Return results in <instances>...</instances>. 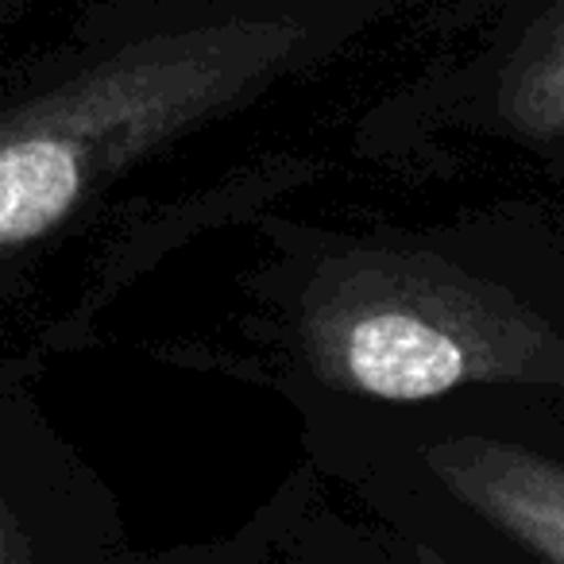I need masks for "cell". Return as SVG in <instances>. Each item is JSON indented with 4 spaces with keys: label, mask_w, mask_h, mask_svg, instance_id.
Returning <instances> with one entry per match:
<instances>
[{
    "label": "cell",
    "mask_w": 564,
    "mask_h": 564,
    "mask_svg": "<svg viewBox=\"0 0 564 564\" xmlns=\"http://www.w3.org/2000/svg\"><path fill=\"white\" fill-rule=\"evenodd\" d=\"M86 155L63 135H35L0 151V243L32 240L70 213Z\"/></svg>",
    "instance_id": "cell-3"
},
{
    "label": "cell",
    "mask_w": 564,
    "mask_h": 564,
    "mask_svg": "<svg viewBox=\"0 0 564 564\" xmlns=\"http://www.w3.org/2000/svg\"><path fill=\"white\" fill-rule=\"evenodd\" d=\"M502 117L538 140L564 135V9L514 58L502 86Z\"/></svg>",
    "instance_id": "cell-4"
},
{
    "label": "cell",
    "mask_w": 564,
    "mask_h": 564,
    "mask_svg": "<svg viewBox=\"0 0 564 564\" xmlns=\"http://www.w3.org/2000/svg\"><path fill=\"white\" fill-rule=\"evenodd\" d=\"M441 484L549 564H564V464L499 441H453L430 453Z\"/></svg>",
    "instance_id": "cell-2"
},
{
    "label": "cell",
    "mask_w": 564,
    "mask_h": 564,
    "mask_svg": "<svg viewBox=\"0 0 564 564\" xmlns=\"http://www.w3.org/2000/svg\"><path fill=\"white\" fill-rule=\"evenodd\" d=\"M306 352L329 383L379 402H430L468 383L538 379L556 340L507 294L437 263L376 259L317 286Z\"/></svg>",
    "instance_id": "cell-1"
}]
</instances>
